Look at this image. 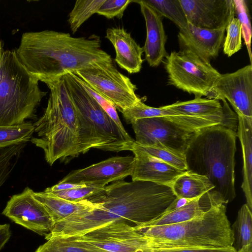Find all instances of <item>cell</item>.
Wrapping results in <instances>:
<instances>
[{
    "instance_id": "6da1fadb",
    "label": "cell",
    "mask_w": 252,
    "mask_h": 252,
    "mask_svg": "<svg viewBox=\"0 0 252 252\" xmlns=\"http://www.w3.org/2000/svg\"><path fill=\"white\" fill-rule=\"evenodd\" d=\"M176 196L170 187L143 181H116L88 200L93 205L56 223L45 238L82 235L117 221L136 226L161 215Z\"/></svg>"
},
{
    "instance_id": "7a4b0ae2",
    "label": "cell",
    "mask_w": 252,
    "mask_h": 252,
    "mask_svg": "<svg viewBox=\"0 0 252 252\" xmlns=\"http://www.w3.org/2000/svg\"><path fill=\"white\" fill-rule=\"evenodd\" d=\"M15 50L28 72L44 83L112 59L102 49L100 38L96 34L75 37L52 30L24 33Z\"/></svg>"
},
{
    "instance_id": "3957f363",
    "label": "cell",
    "mask_w": 252,
    "mask_h": 252,
    "mask_svg": "<svg viewBox=\"0 0 252 252\" xmlns=\"http://www.w3.org/2000/svg\"><path fill=\"white\" fill-rule=\"evenodd\" d=\"M237 132L219 125L193 133L185 152L187 170L206 177L226 204L236 196Z\"/></svg>"
},
{
    "instance_id": "277c9868",
    "label": "cell",
    "mask_w": 252,
    "mask_h": 252,
    "mask_svg": "<svg viewBox=\"0 0 252 252\" xmlns=\"http://www.w3.org/2000/svg\"><path fill=\"white\" fill-rule=\"evenodd\" d=\"M50 94L43 115L33 125L31 142L43 150L50 165L80 155L78 121L63 76L45 83Z\"/></svg>"
},
{
    "instance_id": "5b68a950",
    "label": "cell",
    "mask_w": 252,
    "mask_h": 252,
    "mask_svg": "<svg viewBox=\"0 0 252 252\" xmlns=\"http://www.w3.org/2000/svg\"><path fill=\"white\" fill-rule=\"evenodd\" d=\"M226 205L215 206L203 216L168 225L135 229L147 239L149 248H221L232 246L233 234L226 216Z\"/></svg>"
},
{
    "instance_id": "8992f818",
    "label": "cell",
    "mask_w": 252,
    "mask_h": 252,
    "mask_svg": "<svg viewBox=\"0 0 252 252\" xmlns=\"http://www.w3.org/2000/svg\"><path fill=\"white\" fill-rule=\"evenodd\" d=\"M78 121L80 154L91 149L132 151L135 140L120 128L83 87L73 72L63 75Z\"/></svg>"
},
{
    "instance_id": "52a82bcc",
    "label": "cell",
    "mask_w": 252,
    "mask_h": 252,
    "mask_svg": "<svg viewBox=\"0 0 252 252\" xmlns=\"http://www.w3.org/2000/svg\"><path fill=\"white\" fill-rule=\"evenodd\" d=\"M38 82L0 39V126L20 125L32 117L47 94Z\"/></svg>"
},
{
    "instance_id": "ba28073f",
    "label": "cell",
    "mask_w": 252,
    "mask_h": 252,
    "mask_svg": "<svg viewBox=\"0 0 252 252\" xmlns=\"http://www.w3.org/2000/svg\"><path fill=\"white\" fill-rule=\"evenodd\" d=\"M164 63L168 84L195 97H207L220 75L210 63L187 50L171 52Z\"/></svg>"
},
{
    "instance_id": "9c48e42d",
    "label": "cell",
    "mask_w": 252,
    "mask_h": 252,
    "mask_svg": "<svg viewBox=\"0 0 252 252\" xmlns=\"http://www.w3.org/2000/svg\"><path fill=\"white\" fill-rule=\"evenodd\" d=\"M73 73L121 112L141 100L135 93L136 86L118 70L112 59L93 63Z\"/></svg>"
},
{
    "instance_id": "30bf717a",
    "label": "cell",
    "mask_w": 252,
    "mask_h": 252,
    "mask_svg": "<svg viewBox=\"0 0 252 252\" xmlns=\"http://www.w3.org/2000/svg\"><path fill=\"white\" fill-rule=\"evenodd\" d=\"M66 239L99 252H145L149 248L147 238L124 221L111 222Z\"/></svg>"
},
{
    "instance_id": "8fae6325",
    "label": "cell",
    "mask_w": 252,
    "mask_h": 252,
    "mask_svg": "<svg viewBox=\"0 0 252 252\" xmlns=\"http://www.w3.org/2000/svg\"><path fill=\"white\" fill-rule=\"evenodd\" d=\"M131 124L136 144L164 147L183 154L193 134L162 117L136 119Z\"/></svg>"
},
{
    "instance_id": "7c38bea8",
    "label": "cell",
    "mask_w": 252,
    "mask_h": 252,
    "mask_svg": "<svg viewBox=\"0 0 252 252\" xmlns=\"http://www.w3.org/2000/svg\"><path fill=\"white\" fill-rule=\"evenodd\" d=\"M208 98L228 100L237 116L252 120V65L221 74Z\"/></svg>"
},
{
    "instance_id": "4fadbf2b",
    "label": "cell",
    "mask_w": 252,
    "mask_h": 252,
    "mask_svg": "<svg viewBox=\"0 0 252 252\" xmlns=\"http://www.w3.org/2000/svg\"><path fill=\"white\" fill-rule=\"evenodd\" d=\"M33 191L27 187L8 201L2 214L15 223L45 237L49 234L54 222L45 206L33 195Z\"/></svg>"
},
{
    "instance_id": "5bb4252c",
    "label": "cell",
    "mask_w": 252,
    "mask_h": 252,
    "mask_svg": "<svg viewBox=\"0 0 252 252\" xmlns=\"http://www.w3.org/2000/svg\"><path fill=\"white\" fill-rule=\"evenodd\" d=\"M134 161L132 156L112 157L84 168L72 171L60 182L105 187L109 183L123 180L131 176Z\"/></svg>"
},
{
    "instance_id": "9a60e30c",
    "label": "cell",
    "mask_w": 252,
    "mask_h": 252,
    "mask_svg": "<svg viewBox=\"0 0 252 252\" xmlns=\"http://www.w3.org/2000/svg\"><path fill=\"white\" fill-rule=\"evenodd\" d=\"M188 23L196 27L226 29L235 18L233 0H179Z\"/></svg>"
},
{
    "instance_id": "2e32d148",
    "label": "cell",
    "mask_w": 252,
    "mask_h": 252,
    "mask_svg": "<svg viewBox=\"0 0 252 252\" xmlns=\"http://www.w3.org/2000/svg\"><path fill=\"white\" fill-rule=\"evenodd\" d=\"M225 29H203L189 23L180 29L178 40L182 50L194 53L204 61H210L218 55L224 41Z\"/></svg>"
},
{
    "instance_id": "e0dca14e",
    "label": "cell",
    "mask_w": 252,
    "mask_h": 252,
    "mask_svg": "<svg viewBox=\"0 0 252 252\" xmlns=\"http://www.w3.org/2000/svg\"><path fill=\"white\" fill-rule=\"evenodd\" d=\"M139 4L145 21L146 38L144 46L145 58L151 67H157L167 55L165 49L166 35L163 17L144 0H133Z\"/></svg>"
},
{
    "instance_id": "ac0fdd59",
    "label": "cell",
    "mask_w": 252,
    "mask_h": 252,
    "mask_svg": "<svg viewBox=\"0 0 252 252\" xmlns=\"http://www.w3.org/2000/svg\"><path fill=\"white\" fill-rule=\"evenodd\" d=\"M132 152L135 159L132 181H148L171 188L175 180L186 171L149 155L134 145Z\"/></svg>"
},
{
    "instance_id": "d6986e66",
    "label": "cell",
    "mask_w": 252,
    "mask_h": 252,
    "mask_svg": "<svg viewBox=\"0 0 252 252\" xmlns=\"http://www.w3.org/2000/svg\"><path fill=\"white\" fill-rule=\"evenodd\" d=\"M226 204L220 195L212 190L191 200L186 205L171 212L136 226L147 227L172 224L184 222L203 216L212 208Z\"/></svg>"
},
{
    "instance_id": "ffe728a7",
    "label": "cell",
    "mask_w": 252,
    "mask_h": 252,
    "mask_svg": "<svg viewBox=\"0 0 252 252\" xmlns=\"http://www.w3.org/2000/svg\"><path fill=\"white\" fill-rule=\"evenodd\" d=\"M105 38L113 45L116 53L114 60L121 68L130 74L141 70L143 48L132 38L130 32L123 27L110 28L106 31Z\"/></svg>"
},
{
    "instance_id": "44dd1931",
    "label": "cell",
    "mask_w": 252,
    "mask_h": 252,
    "mask_svg": "<svg viewBox=\"0 0 252 252\" xmlns=\"http://www.w3.org/2000/svg\"><path fill=\"white\" fill-rule=\"evenodd\" d=\"M237 136L239 138L243 155V177L241 188L247 205L252 210V120L237 116Z\"/></svg>"
},
{
    "instance_id": "7402d4cb",
    "label": "cell",
    "mask_w": 252,
    "mask_h": 252,
    "mask_svg": "<svg viewBox=\"0 0 252 252\" xmlns=\"http://www.w3.org/2000/svg\"><path fill=\"white\" fill-rule=\"evenodd\" d=\"M222 105L217 99L195 97L186 101H177L162 106L164 108L175 113L195 117L223 116L232 110L227 101L221 100Z\"/></svg>"
},
{
    "instance_id": "603a6c76",
    "label": "cell",
    "mask_w": 252,
    "mask_h": 252,
    "mask_svg": "<svg viewBox=\"0 0 252 252\" xmlns=\"http://www.w3.org/2000/svg\"><path fill=\"white\" fill-rule=\"evenodd\" d=\"M33 195L45 206L55 224L76 212L93 206L88 200L72 202L44 191H34Z\"/></svg>"
},
{
    "instance_id": "cb8c5ba5",
    "label": "cell",
    "mask_w": 252,
    "mask_h": 252,
    "mask_svg": "<svg viewBox=\"0 0 252 252\" xmlns=\"http://www.w3.org/2000/svg\"><path fill=\"white\" fill-rule=\"evenodd\" d=\"M171 188L177 197L192 200L214 190V187L206 177L187 170L175 180Z\"/></svg>"
},
{
    "instance_id": "d4e9b609",
    "label": "cell",
    "mask_w": 252,
    "mask_h": 252,
    "mask_svg": "<svg viewBox=\"0 0 252 252\" xmlns=\"http://www.w3.org/2000/svg\"><path fill=\"white\" fill-rule=\"evenodd\" d=\"M231 228L234 237L232 246L237 252L252 244V213L247 204L239 209Z\"/></svg>"
},
{
    "instance_id": "484cf974",
    "label": "cell",
    "mask_w": 252,
    "mask_h": 252,
    "mask_svg": "<svg viewBox=\"0 0 252 252\" xmlns=\"http://www.w3.org/2000/svg\"><path fill=\"white\" fill-rule=\"evenodd\" d=\"M34 131V125L30 122L15 126H0V149L26 143L31 140Z\"/></svg>"
},
{
    "instance_id": "4316f807",
    "label": "cell",
    "mask_w": 252,
    "mask_h": 252,
    "mask_svg": "<svg viewBox=\"0 0 252 252\" xmlns=\"http://www.w3.org/2000/svg\"><path fill=\"white\" fill-rule=\"evenodd\" d=\"M161 16L172 21L180 29L188 22L179 0H144Z\"/></svg>"
},
{
    "instance_id": "83f0119b",
    "label": "cell",
    "mask_w": 252,
    "mask_h": 252,
    "mask_svg": "<svg viewBox=\"0 0 252 252\" xmlns=\"http://www.w3.org/2000/svg\"><path fill=\"white\" fill-rule=\"evenodd\" d=\"M105 0H77L68 14V23L73 33L93 14L96 13Z\"/></svg>"
},
{
    "instance_id": "f1b7e54d",
    "label": "cell",
    "mask_w": 252,
    "mask_h": 252,
    "mask_svg": "<svg viewBox=\"0 0 252 252\" xmlns=\"http://www.w3.org/2000/svg\"><path fill=\"white\" fill-rule=\"evenodd\" d=\"M138 149L180 170L187 171L185 154L161 146H141L136 144Z\"/></svg>"
},
{
    "instance_id": "f546056e",
    "label": "cell",
    "mask_w": 252,
    "mask_h": 252,
    "mask_svg": "<svg viewBox=\"0 0 252 252\" xmlns=\"http://www.w3.org/2000/svg\"><path fill=\"white\" fill-rule=\"evenodd\" d=\"M25 145L24 143L0 149V188L15 168Z\"/></svg>"
},
{
    "instance_id": "4dcf8cb0",
    "label": "cell",
    "mask_w": 252,
    "mask_h": 252,
    "mask_svg": "<svg viewBox=\"0 0 252 252\" xmlns=\"http://www.w3.org/2000/svg\"><path fill=\"white\" fill-rule=\"evenodd\" d=\"M235 15L239 20L241 26L242 36L247 46L251 64L252 63V53L251 43L252 38V28L250 22L249 10L244 0H233Z\"/></svg>"
},
{
    "instance_id": "1f68e13d",
    "label": "cell",
    "mask_w": 252,
    "mask_h": 252,
    "mask_svg": "<svg viewBox=\"0 0 252 252\" xmlns=\"http://www.w3.org/2000/svg\"><path fill=\"white\" fill-rule=\"evenodd\" d=\"M226 35L223 43V51L231 57L242 48V30L239 20L234 18L225 29Z\"/></svg>"
},
{
    "instance_id": "d6a6232c",
    "label": "cell",
    "mask_w": 252,
    "mask_h": 252,
    "mask_svg": "<svg viewBox=\"0 0 252 252\" xmlns=\"http://www.w3.org/2000/svg\"><path fill=\"white\" fill-rule=\"evenodd\" d=\"M35 252H99L92 250L66 239L51 237L40 245Z\"/></svg>"
},
{
    "instance_id": "836d02e7",
    "label": "cell",
    "mask_w": 252,
    "mask_h": 252,
    "mask_svg": "<svg viewBox=\"0 0 252 252\" xmlns=\"http://www.w3.org/2000/svg\"><path fill=\"white\" fill-rule=\"evenodd\" d=\"M104 187L93 185L87 186L68 190L46 193L53 194L68 201L79 202L88 200L91 197L102 190Z\"/></svg>"
},
{
    "instance_id": "e575fe53",
    "label": "cell",
    "mask_w": 252,
    "mask_h": 252,
    "mask_svg": "<svg viewBox=\"0 0 252 252\" xmlns=\"http://www.w3.org/2000/svg\"><path fill=\"white\" fill-rule=\"evenodd\" d=\"M75 75L85 90L94 99L105 112L117 124L120 128L124 130H126L119 119L115 105L104 97L94 90L86 83L79 79L75 74Z\"/></svg>"
},
{
    "instance_id": "d590c367",
    "label": "cell",
    "mask_w": 252,
    "mask_h": 252,
    "mask_svg": "<svg viewBox=\"0 0 252 252\" xmlns=\"http://www.w3.org/2000/svg\"><path fill=\"white\" fill-rule=\"evenodd\" d=\"M133 1L131 0H105L96 13L109 19L115 17L121 19L127 7Z\"/></svg>"
},
{
    "instance_id": "8d00e7d4",
    "label": "cell",
    "mask_w": 252,
    "mask_h": 252,
    "mask_svg": "<svg viewBox=\"0 0 252 252\" xmlns=\"http://www.w3.org/2000/svg\"><path fill=\"white\" fill-rule=\"evenodd\" d=\"M146 252H237L233 246L221 248L158 249L148 248Z\"/></svg>"
},
{
    "instance_id": "74e56055",
    "label": "cell",
    "mask_w": 252,
    "mask_h": 252,
    "mask_svg": "<svg viewBox=\"0 0 252 252\" xmlns=\"http://www.w3.org/2000/svg\"><path fill=\"white\" fill-rule=\"evenodd\" d=\"M87 186L85 185H79L69 183L59 182L56 185L46 189L43 191L45 192H51L54 191H62L74 188L84 187Z\"/></svg>"
},
{
    "instance_id": "f35d334b",
    "label": "cell",
    "mask_w": 252,
    "mask_h": 252,
    "mask_svg": "<svg viewBox=\"0 0 252 252\" xmlns=\"http://www.w3.org/2000/svg\"><path fill=\"white\" fill-rule=\"evenodd\" d=\"M11 236L10 225L0 224V251L9 241Z\"/></svg>"
},
{
    "instance_id": "ab89813d",
    "label": "cell",
    "mask_w": 252,
    "mask_h": 252,
    "mask_svg": "<svg viewBox=\"0 0 252 252\" xmlns=\"http://www.w3.org/2000/svg\"><path fill=\"white\" fill-rule=\"evenodd\" d=\"M191 200H192L184 198L176 197V199L168 207L163 214L168 213L180 208L188 204Z\"/></svg>"
},
{
    "instance_id": "60d3db41",
    "label": "cell",
    "mask_w": 252,
    "mask_h": 252,
    "mask_svg": "<svg viewBox=\"0 0 252 252\" xmlns=\"http://www.w3.org/2000/svg\"><path fill=\"white\" fill-rule=\"evenodd\" d=\"M237 252H252V244L243 247Z\"/></svg>"
}]
</instances>
